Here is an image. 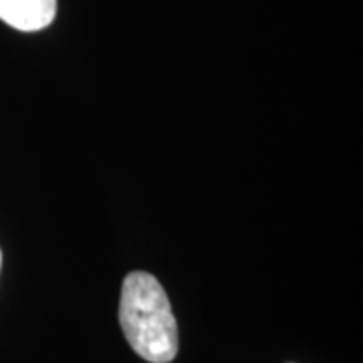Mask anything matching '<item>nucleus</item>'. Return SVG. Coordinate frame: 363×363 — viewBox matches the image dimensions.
I'll use <instances>...</instances> for the list:
<instances>
[{"label": "nucleus", "instance_id": "nucleus-3", "mask_svg": "<svg viewBox=\"0 0 363 363\" xmlns=\"http://www.w3.org/2000/svg\"><path fill=\"white\" fill-rule=\"evenodd\" d=\"M0 269H2V252H0Z\"/></svg>", "mask_w": 363, "mask_h": 363}, {"label": "nucleus", "instance_id": "nucleus-2", "mask_svg": "<svg viewBox=\"0 0 363 363\" xmlns=\"http://www.w3.org/2000/svg\"><path fill=\"white\" fill-rule=\"evenodd\" d=\"M57 0H0V21L23 33H37L51 25Z\"/></svg>", "mask_w": 363, "mask_h": 363}, {"label": "nucleus", "instance_id": "nucleus-1", "mask_svg": "<svg viewBox=\"0 0 363 363\" xmlns=\"http://www.w3.org/2000/svg\"><path fill=\"white\" fill-rule=\"evenodd\" d=\"M119 325L130 347L150 363H169L178 355V323L168 293L154 274L130 272L121 286Z\"/></svg>", "mask_w": 363, "mask_h": 363}]
</instances>
